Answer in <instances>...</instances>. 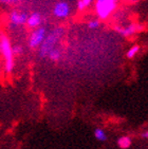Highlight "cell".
Here are the masks:
<instances>
[{"instance_id":"1","label":"cell","mask_w":148,"mask_h":149,"mask_svg":"<svg viewBox=\"0 0 148 149\" xmlns=\"http://www.w3.org/2000/svg\"><path fill=\"white\" fill-rule=\"evenodd\" d=\"M0 54L4 58L3 70L6 74H11L14 70V55L12 52L11 41L3 33H0Z\"/></svg>"},{"instance_id":"2","label":"cell","mask_w":148,"mask_h":149,"mask_svg":"<svg viewBox=\"0 0 148 149\" xmlns=\"http://www.w3.org/2000/svg\"><path fill=\"white\" fill-rule=\"evenodd\" d=\"M64 35V29L63 28H56L52 32H50L49 34H47L46 38L43 41L41 46L39 47V55L40 58H46L48 56L49 52L53 50L56 46V43L58 42V40L63 37Z\"/></svg>"},{"instance_id":"3","label":"cell","mask_w":148,"mask_h":149,"mask_svg":"<svg viewBox=\"0 0 148 149\" xmlns=\"http://www.w3.org/2000/svg\"><path fill=\"white\" fill-rule=\"evenodd\" d=\"M117 8L115 0H96L95 11L100 19H107Z\"/></svg>"},{"instance_id":"4","label":"cell","mask_w":148,"mask_h":149,"mask_svg":"<svg viewBox=\"0 0 148 149\" xmlns=\"http://www.w3.org/2000/svg\"><path fill=\"white\" fill-rule=\"evenodd\" d=\"M47 36V29L43 26H38L32 32L29 38V47L31 49H37L41 46L43 41Z\"/></svg>"},{"instance_id":"5","label":"cell","mask_w":148,"mask_h":149,"mask_svg":"<svg viewBox=\"0 0 148 149\" xmlns=\"http://www.w3.org/2000/svg\"><path fill=\"white\" fill-rule=\"evenodd\" d=\"M29 15L26 12H19V11H13L11 12L9 18H10V26L11 28H18V26H24L27 24Z\"/></svg>"},{"instance_id":"6","label":"cell","mask_w":148,"mask_h":149,"mask_svg":"<svg viewBox=\"0 0 148 149\" xmlns=\"http://www.w3.org/2000/svg\"><path fill=\"white\" fill-rule=\"evenodd\" d=\"M70 13H71L70 6L66 1L57 2L54 6V8H53V15L56 18H59V19H65V18L69 17Z\"/></svg>"},{"instance_id":"7","label":"cell","mask_w":148,"mask_h":149,"mask_svg":"<svg viewBox=\"0 0 148 149\" xmlns=\"http://www.w3.org/2000/svg\"><path fill=\"white\" fill-rule=\"evenodd\" d=\"M114 30H115L120 35L124 36V37H130V36L134 35L135 33H138V32L142 31L143 26H140V24H137V23H132V24H129V26H126V28L115 26Z\"/></svg>"},{"instance_id":"8","label":"cell","mask_w":148,"mask_h":149,"mask_svg":"<svg viewBox=\"0 0 148 149\" xmlns=\"http://www.w3.org/2000/svg\"><path fill=\"white\" fill-rule=\"evenodd\" d=\"M43 22V18H41V15L39 13H32L31 15H29L28 20H27V26L32 28V29H36L38 26H40Z\"/></svg>"},{"instance_id":"9","label":"cell","mask_w":148,"mask_h":149,"mask_svg":"<svg viewBox=\"0 0 148 149\" xmlns=\"http://www.w3.org/2000/svg\"><path fill=\"white\" fill-rule=\"evenodd\" d=\"M131 139L127 135H124V136H121L119 140H117V145L119 147L122 149H128L131 146Z\"/></svg>"},{"instance_id":"10","label":"cell","mask_w":148,"mask_h":149,"mask_svg":"<svg viewBox=\"0 0 148 149\" xmlns=\"http://www.w3.org/2000/svg\"><path fill=\"white\" fill-rule=\"evenodd\" d=\"M47 57L51 60V61H58L60 59V57H61V52H60L59 49L54 48L53 50H51V51L49 52Z\"/></svg>"},{"instance_id":"11","label":"cell","mask_w":148,"mask_h":149,"mask_svg":"<svg viewBox=\"0 0 148 149\" xmlns=\"http://www.w3.org/2000/svg\"><path fill=\"white\" fill-rule=\"evenodd\" d=\"M94 136L100 142H106V141L108 140V136L106 134V132L103 129H101V128H96V129L94 130Z\"/></svg>"},{"instance_id":"12","label":"cell","mask_w":148,"mask_h":149,"mask_svg":"<svg viewBox=\"0 0 148 149\" xmlns=\"http://www.w3.org/2000/svg\"><path fill=\"white\" fill-rule=\"evenodd\" d=\"M139 51H140V46H138V45H134V46H132L130 49L127 51V53H126V56H127V58L131 59V58H133L134 56L139 53Z\"/></svg>"},{"instance_id":"13","label":"cell","mask_w":148,"mask_h":149,"mask_svg":"<svg viewBox=\"0 0 148 149\" xmlns=\"http://www.w3.org/2000/svg\"><path fill=\"white\" fill-rule=\"evenodd\" d=\"M92 2H93V0H78V2H77V9H78V11H84L86 8L91 6Z\"/></svg>"},{"instance_id":"14","label":"cell","mask_w":148,"mask_h":149,"mask_svg":"<svg viewBox=\"0 0 148 149\" xmlns=\"http://www.w3.org/2000/svg\"><path fill=\"white\" fill-rule=\"evenodd\" d=\"M12 52H13V55H16V56H18V55H21L23 53V48L21 46H18V45H16V46L12 47Z\"/></svg>"},{"instance_id":"15","label":"cell","mask_w":148,"mask_h":149,"mask_svg":"<svg viewBox=\"0 0 148 149\" xmlns=\"http://www.w3.org/2000/svg\"><path fill=\"white\" fill-rule=\"evenodd\" d=\"M100 26V20L98 19H92L88 22V28L91 30H95Z\"/></svg>"},{"instance_id":"16","label":"cell","mask_w":148,"mask_h":149,"mask_svg":"<svg viewBox=\"0 0 148 149\" xmlns=\"http://www.w3.org/2000/svg\"><path fill=\"white\" fill-rule=\"evenodd\" d=\"M21 0H0V3L6 4V6H13V4H17Z\"/></svg>"},{"instance_id":"17","label":"cell","mask_w":148,"mask_h":149,"mask_svg":"<svg viewBox=\"0 0 148 149\" xmlns=\"http://www.w3.org/2000/svg\"><path fill=\"white\" fill-rule=\"evenodd\" d=\"M142 136H143V138H144V139H148V130H147V131L144 132V133H143Z\"/></svg>"},{"instance_id":"18","label":"cell","mask_w":148,"mask_h":149,"mask_svg":"<svg viewBox=\"0 0 148 149\" xmlns=\"http://www.w3.org/2000/svg\"><path fill=\"white\" fill-rule=\"evenodd\" d=\"M1 72H2V66L0 65V73H1Z\"/></svg>"},{"instance_id":"19","label":"cell","mask_w":148,"mask_h":149,"mask_svg":"<svg viewBox=\"0 0 148 149\" xmlns=\"http://www.w3.org/2000/svg\"><path fill=\"white\" fill-rule=\"evenodd\" d=\"M132 1H137V0H132Z\"/></svg>"}]
</instances>
